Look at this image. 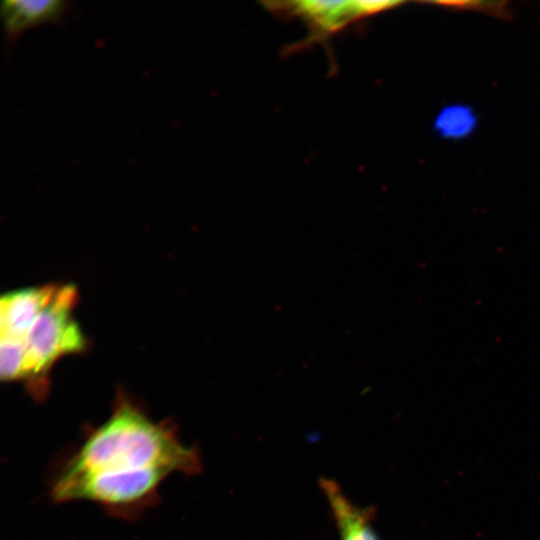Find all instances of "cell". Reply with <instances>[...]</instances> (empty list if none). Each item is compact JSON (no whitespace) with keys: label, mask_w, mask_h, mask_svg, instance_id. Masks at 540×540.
<instances>
[{"label":"cell","mask_w":540,"mask_h":540,"mask_svg":"<svg viewBox=\"0 0 540 540\" xmlns=\"http://www.w3.org/2000/svg\"><path fill=\"white\" fill-rule=\"evenodd\" d=\"M64 0H3L0 18L4 38L13 43L25 30L45 23H63L71 9Z\"/></svg>","instance_id":"obj_4"},{"label":"cell","mask_w":540,"mask_h":540,"mask_svg":"<svg viewBox=\"0 0 540 540\" xmlns=\"http://www.w3.org/2000/svg\"><path fill=\"white\" fill-rule=\"evenodd\" d=\"M274 13L297 16L313 31L334 33L349 23L400 5L399 1H284L265 2Z\"/></svg>","instance_id":"obj_3"},{"label":"cell","mask_w":540,"mask_h":540,"mask_svg":"<svg viewBox=\"0 0 540 540\" xmlns=\"http://www.w3.org/2000/svg\"><path fill=\"white\" fill-rule=\"evenodd\" d=\"M435 4L453 9H471L486 12L500 17L509 16L506 2H479V1H457V2H435Z\"/></svg>","instance_id":"obj_8"},{"label":"cell","mask_w":540,"mask_h":540,"mask_svg":"<svg viewBox=\"0 0 540 540\" xmlns=\"http://www.w3.org/2000/svg\"><path fill=\"white\" fill-rule=\"evenodd\" d=\"M477 125V116L471 107L453 104L443 108L435 118L434 129L444 138L461 139L469 136Z\"/></svg>","instance_id":"obj_7"},{"label":"cell","mask_w":540,"mask_h":540,"mask_svg":"<svg viewBox=\"0 0 540 540\" xmlns=\"http://www.w3.org/2000/svg\"><path fill=\"white\" fill-rule=\"evenodd\" d=\"M77 296L73 285H56L53 295L20 339L0 340L21 348L22 380L29 383L32 395L38 399L47 393L44 380L54 363L85 347L84 336L73 317Z\"/></svg>","instance_id":"obj_2"},{"label":"cell","mask_w":540,"mask_h":540,"mask_svg":"<svg viewBox=\"0 0 540 540\" xmlns=\"http://www.w3.org/2000/svg\"><path fill=\"white\" fill-rule=\"evenodd\" d=\"M56 285L8 292L0 301V339L18 340L49 301Z\"/></svg>","instance_id":"obj_5"},{"label":"cell","mask_w":540,"mask_h":540,"mask_svg":"<svg viewBox=\"0 0 540 540\" xmlns=\"http://www.w3.org/2000/svg\"><path fill=\"white\" fill-rule=\"evenodd\" d=\"M319 483L328 501L339 540H380L372 525L375 515L372 507L353 503L332 479L322 477Z\"/></svg>","instance_id":"obj_6"},{"label":"cell","mask_w":540,"mask_h":540,"mask_svg":"<svg viewBox=\"0 0 540 540\" xmlns=\"http://www.w3.org/2000/svg\"><path fill=\"white\" fill-rule=\"evenodd\" d=\"M201 467L198 448L185 445L174 424L156 422L120 397L109 418L53 464L49 495L55 503L88 501L134 520L158 502L170 475H194Z\"/></svg>","instance_id":"obj_1"}]
</instances>
